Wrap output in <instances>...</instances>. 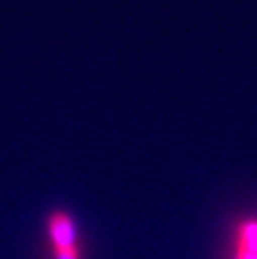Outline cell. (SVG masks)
Listing matches in <instances>:
<instances>
[{"label":"cell","instance_id":"1","mask_svg":"<svg viewBox=\"0 0 257 259\" xmlns=\"http://www.w3.org/2000/svg\"><path fill=\"white\" fill-rule=\"evenodd\" d=\"M47 238L52 251H65L80 247L79 228L72 214L65 211H54L47 218Z\"/></svg>","mask_w":257,"mask_h":259},{"label":"cell","instance_id":"2","mask_svg":"<svg viewBox=\"0 0 257 259\" xmlns=\"http://www.w3.org/2000/svg\"><path fill=\"white\" fill-rule=\"evenodd\" d=\"M52 259H82V249L74 247L65 251H52Z\"/></svg>","mask_w":257,"mask_h":259}]
</instances>
